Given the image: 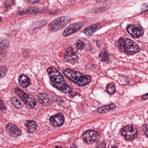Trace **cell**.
<instances>
[{
  "mask_svg": "<svg viewBox=\"0 0 148 148\" xmlns=\"http://www.w3.org/2000/svg\"><path fill=\"white\" fill-rule=\"evenodd\" d=\"M36 8H31L22 11H19L17 12V14L19 15H22L27 14H31V13H36Z\"/></svg>",
  "mask_w": 148,
  "mask_h": 148,
  "instance_id": "cell-20",
  "label": "cell"
},
{
  "mask_svg": "<svg viewBox=\"0 0 148 148\" xmlns=\"http://www.w3.org/2000/svg\"><path fill=\"white\" fill-rule=\"evenodd\" d=\"M10 101L12 105L18 109L21 108L22 107V103H21V101L15 97H13L10 99Z\"/></svg>",
  "mask_w": 148,
  "mask_h": 148,
  "instance_id": "cell-18",
  "label": "cell"
},
{
  "mask_svg": "<svg viewBox=\"0 0 148 148\" xmlns=\"http://www.w3.org/2000/svg\"><path fill=\"white\" fill-rule=\"evenodd\" d=\"M107 92L110 94H114L116 91L115 85L113 83H110L107 86Z\"/></svg>",
  "mask_w": 148,
  "mask_h": 148,
  "instance_id": "cell-21",
  "label": "cell"
},
{
  "mask_svg": "<svg viewBox=\"0 0 148 148\" xmlns=\"http://www.w3.org/2000/svg\"><path fill=\"white\" fill-rule=\"evenodd\" d=\"M84 23L83 22L80 21L75 23L68 27L63 32V36H66L72 34L76 33L83 26Z\"/></svg>",
  "mask_w": 148,
  "mask_h": 148,
  "instance_id": "cell-9",
  "label": "cell"
},
{
  "mask_svg": "<svg viewBox=\"0 0 148 148\" xmlns=\"http://www.w3.org/2000/svg\"><path fill=\"white\" fill-rule=\"evenodd\" d=\"M19 83L22 87L27 88L30 85L31 83L29 78L27 76L22 74L19 78Z\"/></svg>",
  "mask_w": 148,
  "mask_h": 148,
  "instance_id": "cell-14",
  "label": "cell"
},
{
  "mask_svg": "<svg viewBox=\"0 0 148 148\" xmlns=\"http://www.w3.org/2000/svg\"><path fill=\"white\" fill-rule=\"evenodd\" d=\"M85 46V44L81 40H78L76 43L77 49L78 50H82L84 48V47Z\"/></svg>",
  "mask_w": 148,
  "mask_h": 148,
  "instance_id": "cell-24",
  "label": "cell"
},
{
  "mask_svg": "<svg viewBox=\"0 0 148 148\" xmlns=\"http://www.w3.org/2000/svg\"><path fill=\"white\" fill-rule=\"evenodd\" d=\"M78 59L79 57L76 54L73 48L71 47H69L66 50L65 53L64 57V61L69 63L75 64L77 62Z\"/></svg>",
  "mask_w": 148,
  "mask_h": 148,
  "instance_id": "cell-8",
  "label": "cell"
},
{
  "mask_svg": "<svg viewBox=\"0 0 148 148\" xmlns=\"http://www.w3.org/2000/svg\"><path fill=\"white\" fill-rule=\"evenodd\" d=\"M116 108L114 104H111L110 105L103 106L98 108V111L99 113H103L108 112L110 110H114Z\"/></svg>",
  "mask_w": 148,
  "mask_h": 148,
  "instance_id": "cell-17",
  "label": "cell"
},
{
  "mask_svg": "<svg viewBox=\"0 0 148 148\" xmlns=\"http://www.w3.org/2000/svg\"><path fill=\"white\" fill-rule=\"evenodd\" d=\"M122 135L127 140H132L137 137L138 132L136 127L133 125L124 127L121 130Z\"/></svg>",
  "mask_w": 148,
  "mask_h": 148,
  "instance_id": "cell-6",
  "label": "cell"
},
{
  "mask_svg": "<svg viewBox=\"0 0 148 148\" xmlns=\"http://www.w3.org/2000/svg\"><path fill=\"white\" fill-rule=\"evenodd\" d=\"M9 45V41L6 38L0 37V49L5 50L7 49Z\"/></svg>",
  "mask_w": 148,
  "mask_h": 148,
  "instance_id": "cell-19",
  "label": "cell"
},
{
  "mask_svg": "<svg viewBox=\"0 0 148 148\" xmlns=\"http://www.w3.org/2000/svg\"><path fill=\"white\" fill-rule=\"evenodd\" d=\"M49 76L50 78V84L52 86L59 90H66L67 88V85L60 73L52 67L47 70Z\"/></svg>",
  "mask_w": 148,
  "mask_h": 148,
  "instance_id": "cell-2",
  "label": "cell"
},
{
  "mask_svg": "<svg viewBox=\"0 0 148 148\" xmlns=\"http://www.w3.org/2000/svg\"><path fill=\"white\" fill-rule=\"evenodd\" d=\"M113 148H117V147H114Z\"/></svg>",
  "mask_w": 148,
  "mask_h": 148,
  "instance_id": "cell-32",
  "label": "cell"
},
{
  "mask_svg": "<svg viewBox=\"0 0 148 148\" xmlns=\"http://www.w3.org/2000/svg\"><path fill=\"white\" fill-rule=\"evenodd\" d=\"M63 72L69 79L78 86H85L91 81L90 76L85 75L82 73L72 70L69 69L63 70Z\"/></svg>",
  "mask_w": 148,
  "mask_h": 148,
  "instance_id": "cell-1",
  "label": "cell"
},
{
  "mask_svg": "<svg viewBox=\"0 0 148 148\" xmlns=\"http://www.w3.org/2000/svg\"><path fill=\"white\" fill-rule=\"evenodd\" d=\"M143 130L146 136L148 137V124L144 125L143 127Z\"/></svg>",
  "mask_w": 148,
  "mask_h": 148,
  "instance_id": "cell-25",
  "label": "cell"
},
{
  "mask_svg": "<svg viewBox=\"0 0 148 148\" xmlns=\"http://www.w3.org/2000/svg\"><path fill=\"white\" fill-rule=\"evenodd\" d=\"M55 148H62V147H56Z\"/></svg>",
  "mask_w": 148,
  "mask_h": 148,
  "instance_id": "cell-31",
  "label": "cell"
},
{
  "mask_svg": "<svg viewBox=\"0 0 148 148\" xmlns=\"http://www.w3.org/2000/svg\"><path fill=\"white\" fill-rule=\"evenodd\" d=\"M0 109H6L4 103L1 100H0Z\"/></svg>",
  "mask_w": 148,
  "mask_h": 148,
  "instance_id": "cell-26",
  "label": "cell"
},
{
  "mask_svg": "<svg viewBox=\"0 0 148 148\" xmlns=\"http://www.w3.org/2000/svg\"><path fill=\"white\" fill-rule=\"evenodd\" d=\"M64 117L61 113H59L50 117L49 122L50 124L54 127H60L64 123Z\"/></svg>",
  "mask_w": 148,
  "mask_h": 148,
  "instance_id": "cell-11",
  "label": "cell"
},
{
  "mask_svg": "<svg viewBox=\"0 0 148 148\" xmlns=\"http://www.w3.org/2000/svg\"><path fill=\"white\" fill-rule=\"evenodd\" d=\"M8 70L7 68L3 66L0 67V79L4 77L7 75Z\"/></svg>",
  "mask_w": 148,
  "mask_h": 148,
  "instance_id": "cell-23",
  "label": "cell"
},
{
  "mask_svg": "<svg viewBox=\"0 0 148 148\" xmlns=\"http://www.w3.org/2000/svg\"><path fill=\"white\" fill-rule=\"evenodd\" d=\"M6 132L12 137H17L21 134V129L13 123H8L6 127Z\"/></svg>",
  "mask_w": 148,
  "mask_h": 148,
  "instance_id": "cell-10",
  "label": "cell"
},
{
  "mask_svg": "<svg viewBox=\"0 0 148 148\" xmlns=\"http://www.w3.org/2000/svg\"><path fill=\"white\" fill-rule=\"evenodd\" d=\"M127 31L134 38H138L143 35V31L141 28L134 26L129 25L127 27Z\"/></svg>",
  "mask_w": 148,
  "mask_h": 148,
  "instance_id": "cell-12",
  "label": "cell"
},
{
  "mask_svg": "<svg viewBox=\"0 0 148 148\" xmlns=\"http://www.w3.org/2000/svg\"><path fill=\"white\" fill-rule=\"evenodd\" d=\"M28 132L29 134H33L36 131L37 127L36 123L34 121H28L27 123Z\"/></svg>",
  "mask_w": 148,
  "mask_h": 148,
  "instance_id": "cell-16",
  "label": "cell"
},
{
  "mask_svg": "<svg viewBox=\"0 0 148 148\" xmlns=\"http://www.w3.org/2000/svg\"><path fill=\"white\" fill-rule=\"evenodd\" d=\"M15 93L28 108H34L36 105V101L33 96L27 94L19 88L15 89Z\"/></svg>",
  "mask_w": 148,
  "mask_h": 148,
  "instance_id": "cell-5",
  "label": "cell"
},
{
  "mask_svg": "<svg viewBox=\"0 0 148 148\" xmlns=\"http://www.w3.org/2000/svg\"><path fill=\"white\" fill-rule=\"evenodd\" d=\"M70 148H77V146L75 145H73Z\"/></svg>",
  "mask_w": 148,
  "mask_h": 148,
  "instance_id": "cell-29",
  "label": "cell"
},
{
  "mask_svg": "<svg viewBox=\"0 0 148 148\" xmlns=\"http://www.w3.org/2000/svg\"><path fill=\"white\" fill-rule=\"evenodd\" d=\"M38 100L39 102L42 105L47 106L49 104L50 99L47 94L45 93H40L38 94Z\"/></svg>",
  "mask_w": 148,
  "mask_h": 148,
  "instance_id": "cell-13",
  "label": "cell"
},
{
  "mask_svg": "<svg viewBox=\"0 0 148 148\" xmlns=\"http://www.w3.org/2000/svg\"><path fill=\"white\" fill-rule=\"evenodd\" d=\"M70 18L69 17L63 16L58 17L53 21L48 26L50 31L55 32L58 31L66 27L69 23Z\"/></svg>",
  "mask_w": 148,
  "mask_h": 148,
  "instance_id": "cell-4",
  "label": "cell"
},
{
  "mask_svg": "<svg viewBox=\"0 0 148 148\" xmlns=\"http://www.w3.org/2000/svg\"><path fill=\"white\" fill-rule=\"evenodd\" d=\"M2 21V18H1V17H0V22L1 21Z\"/></svg>",
  "mask_w": 148,
  "mask_h": 148,
  "instance_id": "cell-30",
  "label": "cell"
},
{
  "mask_svg": "<svg viewBox=\"0 0 148 148\" xmlns=\"http://www.w3.org/2000/svg\"><path fill=\"white\" fill-rule=\"evenodd\" d=\"M82 137L85 143L90 144L98 141L100 137L99 134L96 131L88 130L84 132Z\"/></svg>",
  "mask_w": 148,
  "mask_h": 148,
  "instance_id": "cell-7",
  "label": "cell"
},
{
  "mask_svg": "<svg viewBox=\"0 0 148 148\" xmlns=\"http://www.w3.org/2000/svg\"><path fill=\"white\" fill-rule=\"evenodd\" d=\"M100 23H97L87 27L84 30V34L86 36L91 35L95 33Z\"/></svg>",
  "mask_w": 148,
  "mask_h": 148,
  "instance_id": "cell-15",
  "label": "cell"
},
{
  "mask_svg": "<svg viewBox=\"0 0 148 148\" xmlns=\"http://www.w3.org/2000/svg\"><path fill=\"white\" fill-rule=\"evenodd\" d=\"M118 42L121 49L128 54H133L140 51V48L138 44L129 38L124 39L121 37L118 40Z\"/></svg>",
  "mask_w": 148,
  "mask_h": 148,
  "instance_id": "cell-3",
  "label": "cell"
},
{
  "mask_svg": "<svg viewBox=\"0 0 148 148\" xmlns=\"http://www.w3.org/2000/svg\"><path fill=\"white\" fill-rule=\"evenodd\" d=\"M31 3H37L39 2V1H29Z\"/></svg>",
  "mask_w": 148,
  "mask_h": 148,
  "instance_id": "cell-28",
  "label": "cell"
},
{
  "mask_svg": "<svg viewBox=\"0 0 148 148\" xmlns=\"http://www.w3.org/2000/svg\"><path fill=\"white\" fill-rule=\"evenodd\" d=\"M99 58L102 61L108 62L109 61V55L105 50L102 51L99 55Z\"/></svg>",
  "mask_w": 148,
  "mask_h": 148,
  "instance_id": "cell-22",
  "label": "cell"
},
{
  "mask_svg": "<svg viewBox=\"0 0 148 148\" xmlns=\"http://www.w3.org/2000/svg\"><path fill=\"white\" fill-rule=\"evenodd\" d=\"M142 99L143 100H144H144H147V99H148V94L143 96Z\"/></svg>",
  "mask_w": 148,
  "mask_h": 148,
  "instance_id": "cell-27",
  "label": "cell"
}]
</instances>
